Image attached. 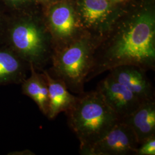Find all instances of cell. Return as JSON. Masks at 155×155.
<instances>
[{
    "label": "cell",
    "instance_id": "cell-10",
    "mask_svg": "<svg viewBox=\"0 0 155 155\" xmlns=\"http://www.w3.org/2000/svg\"><path fill=\"white\" fill-rule=\"evenodd\" d=\"M48 89V109L47 116L50 120L55 118L61 112L68 110L77 100L70 93L61 81L52 77L47 70H42Z\"/></svg>",
    "mask_w": 155,
    "mask_h": 155
},
{
    "label": "cell",
    "instance_id": "cell-13",
    "mask_svg": "<svg viewBox=\"0 0 155 155\" xmlns=\"http://www.w3.org/2000/svg\"><path fill=\"white\" fill-rule=\"evenodd\" d=\"M109 9V5L106 0H84L82 12L85 25L91 28L100 26L103 24Z\"/></svg>",
    "mask_w": 155,
    "mask_h": 155
},
{
    "label": "cell",
    "instance_id": "cell-5",
    "mask_svg": "<svg viewBox=\"0 0 155 155\" xmlns=\"http://www.w3.org/2000/svg\"><path fill=\"white\" fill-rule=\"evenodd\" d=\"M138 147L137 139L132 127L119 120L102 139L79 153L83 155H134Z\"/></svg>",
    "mask_w": 155,
    "mask_h": 155
},
{
    "label": "cell",
    "instance_id": "cell-14",
    "mask_svg": "<svg viewBox=\"0 0 155 155\" xmlns=\"http://www.w3.org/2000/svg\"><path fill=\"white\" fill-rule=\"evenodd\" d=\"M155 155V136L146 140L140 144L134 153V155Z\"/></svg>",
    "mask_w": 155,
    "mask_h": 155
},
{
    "label": "cell",
    "instance_id": "cell-9",
    "mask_svg": "<svg viewBox=\"0 0 155 155\" xmlns=\"http://www.w3.org/2000/svg\"><path fill=\"white\" fill-rule=\"evenodd\" d=\"M49 21L51 33L56 40L65 43L64 47L79 39L76 38L78 26L75 18L68 6L55 7L50 13Z\"/></svg>",
    "mask_w": 155,
    "mask_h": 155
},
{
    "label": "cell",
    "instance_id": "cell-15",
    "mask_svg": "<svg viewBox=\"0 0 155 155\" xmlns=\"http://www.w3.org/2000/svg\"><path fill=\"white\" fill-rule=\"evenodd\" d=\"M8 2H9L10 3L13 4H21L25 1H26L27 0H6Z\"/></svg>",
    "mask_w": 155,
    "mask_h": 155
},
{
    "label": "cell",
    "instance_id": "cell-11",
    "mask_svg": "<svg viewBox=\"0 0 155 155\" xmlns=\"http://www.w3.org/2000/svg\"><path fill=\"white\" fill-rule=\"evenodd\" d=\"M29 64L8 50H0V86L21 84L27 78Z\"/></svg>",
    "mask_w": 155,
    "mask_h": 155
},
{
    "label": "cell",
    "instance_id": "cell-4",
    "mask_svg": "<svg viewBox=\"0 0 155 155\" xmlns=\"http://www.w3.org/2000/svg\"><path fill=\"white\" fill-rule=\"evenodd\" d=\"M9 41L16 54L36 70H43L49 60L47 39L42 29L34 22H17L9 31Z\"/></svg>",
    "mask_w": 155,
    "mask_h": 155
},
{
    "label": "cell",
    "instance_id": "cell-12",
    "mask_svg": "<svg viewBox=\"0 0 155 155\" xmlns=\"http://www.w3.org/2000/svg\"><path fill=\"white\" fill-rule=\"evenodd\" d=\"M31 75L22 82V94L36 104L41 112L47 116L48 109V89L43 73H39L30 63Z\"/></svg>",
    "mask_w": 155,
    "mask_h": 155
},
{
    "label": "cell",
    "instance_id": "cell-8",
    "mask_svg": "<svg viewBox=\"0 0 155 155\" xmlns=\"http://www.w3.org/2000/svg\"><path fill=\"white\" fill-rule=\"evenodd\" d=\"M121 121L132 127L139 145L155 136V99L143 101L136 110Z\"/></svg>",
    "mask_w": 155,
    "mask_h": 155
},
{
    "label": "cell",
    "instance_id": "cell-6",
    "mask_svg": "<svg viewBox=\"0 0 155 155\" xmlns=\"http://www.w3.org/2000/svg\"><path fill=\"white\" fill-rule=\"evenodd\" d=\"M96 90L120 120L131 114L144 101L109 74L98 83Z\"/></svg>",
    "mask_w": 155,
    "mask_h": 155
},
{
    "label": "cell",
    "instance_id": "cell-3",
    "mask_svg": "<svg viewBox=\"0 0 155 155\" xmlns=\"http://www.w3.org/2000/svg\"><path fill=\"white\" fill-rule=\"evenodd\" d=\"M94 45L87 38H81L52 56V66L47 71L52 77L65 84L73 93H83L86 78L94 61Z\"/></svg>",
    "mask_w": 155,
    "mask_h": 155
},
{
    "label": "cell",
    "instance_id": "cell-1",
    "mask_svg": "<svg viewBox=\"0 0 155 155\" xmlns=\"http://www.w3.org/2000/svg\"><path fill=\"white\" fill-rule=\"evenodd\" d=\"M131 64L146 71L155 70V22L145 13L119 28L100 54H94L87 82L116 67Z\"/></svg>",
    "mask_w": 155,
    "mask_h": 155
},
{
    "label": "cell",
    "instance_id": "cell-2",
    "mask_svg": "<svg viewBox=\"0 0 155 155\" xmlns=\"http://www.w3.org/2000/svg\"><path fill=\"white\" fill-rule=\"evenodd\" d=\"M65 113L80 142L79 153L102 139L120 120L96 89L79 94Z\"/></svg>",
    "mask_w": 155,
    "mask_h": 155
},
{
    "label": "cell",
    "instance_id": "cell-7",
    "mask_svg": "<svg viewBox=\"0 0 155 155\" xmlns=\"http://www.w3.org/2000/svg\"><path fill=\"white\" fill-rule=\"evenodd\" d=\"M109 71L111 77L123 84L140 100L155 99L153 87L144 69L127 64L116 67Z\"/></svg>",
    "mask_w": 155,
    "mask_h": 155
}]
</instances>
